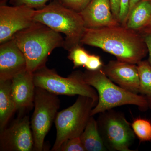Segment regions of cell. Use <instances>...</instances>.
I'll return each instance as SVG.
<instances>
[{
    "label": "cell",
    "mask_w": 151,
    "mask_h": 151,
    "mask_svg": "<svg viewBox=\"0 0 151 151\" xmlns=\"http://www.w3.org/2000/svg\"><path fill=\"white\" fill-rule=\"evenodd\" d=\"M81 44L98 47L117 60L137 64L148 53L142 34L120 24L113 26L86 28Z\"/></svg>",
    "instance_id": "1"
},
{
    "label": "cell",
    "mask_w": 151,
    "mask_h": 151,
    "mask_svg": "<svg viewBox=\"0 0 151 151\" xmlns=\"http://www.w3.org/2000/svg\"><path fill=\"white\" fill-rule=\"evenodd\" d=\"M13 38L24 55L27 70L32 73L45 66L50 54L55 49L63 47L64 43L60 33L38 22Z\"/></svg>",
    "instance_id": "2"
},
{
    "label": "cell",
    "mask_w": 151,
    "mask_h": 151,
    "mask_svg": "<svg viewBox=\"0 0 151 151\" xmlns=\"http://www.w3.org/2000/svg\"><path fill=\"white\" fill-rule=\"evenodd\" d=\"M34 19L65 35L63 47L68 51L81 45L86 27L80 13L66 7L57 0L36 9Z\"/></svg>",
    "instance_id": "3"
},
{
    "label": "cell",
    "mask_w": 151,
    "mask_h": 151,
    "mask_svg": "<svg viewBox=\"0 0 151 151\" xmlns=\"http://www.w3.org/2000/svg\"><path fill=\"white\" fill-rule=\"evenodd\" d=\"M84 82L97 90L99 97L97 105L92 109L91 116L105 112L122 105H134L145 111L149 108L144 96L134 94L116 85L101 69L87 70L82 73Z\"/></svg>",
    "instance_id": "4"
},
{
    "label": "cell",
    "mask_w": 151,
    "mask_h": 151,
    "mask_svg": "<svg viewBox=\"0 0 151 151\" xmlns=\"http://www.w3.org/2000/svg\"><path fill=\"white\" fill-rule=\"evenodd\" d=\"M97 102L92 97L78 95L73 105L57 113L54 122L56 139L52 151H58L66 140L80 137Z\"/></svg>",
    "instance_id": "5"
},
{
    "label": "cell",
    "mask_w": 151,
    "mask_h": 151,
    "mask_svg": "<svg viewBox=\"0 0 151 151\" xmlns=\"http://www.w3.org/2000/svg\"><path fill=\"white\" fill-rule=\"evenodd\" d=\"M33 78L35 87L56 95H82L98 101L97 90L84 82L82 73L80 71H76L67 77H63L54 69H49L45 65L34 72Z\"/></svg>",
    "instance_id": "6"
},
{
    "label": "cell",
    "mask_w": 151,
    "mask_h": 151,
    "mask_svg": "<svg viewBox=\"0 0 151 151\" xmlns=\"http://www.w3.org/2000/svg\"><path fill=\"white\" fill-rule=\"evenodd\" d=\"M60 106V100L57 95L35 87L34 110L30 122L34 150H43L45 139L55 122Z\"/></svg>",
    "instance_id": "7"
},
{
    "label": "cell",
    "mask_w": 151,
    "mask_h": 151,
    "mask_svg": "<svg viewBox=\"0 0 151 151\" xmlns=\"http://www.w3.org/2000/svg\"><path fill=\"white\" fill-rule=\"evenodd\" d=\"M98 129L105 147L112 151H131L135 134L122 113L111 110L101 113Z\"/></svg>",
    "instance_id": "8"
},
{
    "label": "cell",
    "mask_w": 151,
    "mask_h": 151,
    "mask_svg": "<svg viewBox=\"0 0 151 151\" xmlns=\"http://www.w3.org/2000/svg\"><path fill=\"white\" fill-rule=\"evenodd\" d=\"M35 11L23 5L0 6V44L33 24Z\"/></svg>",
    "instance_id": "9"
},
{
    "label": "cell",
    "mask_w": 151,
    "mask_h": 151,
    "mask_svg": "<svg viewBox=\"0 0 151 151\" xmlns=\"http://www.w3.org/2000/svg\"><path fill=\"white\" fill-rule=\"evenodd\" d=\"M0 132V151L34 150L29 116H21Z\"/></svg>",
    "instance_id": "10"
},
{
    "label": "cell",
    "mask_w": 151,
    "mask_h": 151,
    "mask_svg": "<svg viewBox=\"0 0 151 151\" xmlns=\"http://www.w3.org/2000/svg\"><path fill=\"white\" fill-rule=\"evenodd\" d=\"M101 69L111 81L123 89L134 94L139 93L140 78L137 64L117 59L103 65Z\"/></svg>",
    "instance_id": "11"
},
{
    "label": "cell",
    "mask_w": 151,
    "mask_h": 151,
    "mask_svg": "<svg viewBox=\"0 0 151 151\" xmlns=\"http://www.w3.org/2000/svg\"><path fill=\"white\" fill-rule=\"evenodd\" d=\"M26 69L27 62L24 55L14 38L1 44L0 79H12Z\"/></svg>",
    "instance_id": "12"
},
{
    "label": "cell",
    "mask_w": 151,
    "mask_h": 151,
    "mask_svg": "<svg viewBox=\"0 0 151 151\" xmlns=\"http://www.w3.org/2000/svg\"><path fill=\"white\" fill-rule=\"evenodd\" d=\"M35 88L33 73L27 69L12 78L11 92L17 111L24 112L32 108Z\"/></svg>",
    "instance_id": "13"
},
{
    "label": "cell",
    "mask_w": 151,
    "mask_h": 151,
    "mask_svg": "<svg viewBox=\"0 0 151 151\" xmlns=\"http://www.w3.org/2000/svg\"><path fill=\"white\" fill-rule=\"evenodd\" d=\"M85 27L98 28L113 26L120 23L113 15L110 0H91L80 12Z\"/></svg>",
    "instance_id": "14"
},
{
    "label": "cell",
    "mask_w": 151,
    "mask_h": 151,
    "mask_svg": "<svg viewBox=\"0 0 151 151\" xmlns=\"http://www.w3.org/2000/svg\"><path fill=\"white\" fill-rule=\"evenodd\" d=\"M151 19V1L142 0L130 11L125 26L136 31L142 30Z\"/></svg>",
    "instance_id": "15"
},
{
    "label": "cell",
    "mask_w": 151,
    "mask_h": 151,
    "mask_svg": "<svg viewBox=\"0 0 151 151\" xmlns=\"http://www.w3.org/2000/svg\"><path fill=\"white\" fill-rule=\"evenodd\" d=\"M12 79H0V132L6 127L10 119L17 111L11 92Z\"/></svg>",
    "instance_id": "16"
},
{
    "label": "cell",
    "mask_w": 151,
    "mask_h": 151,
    "mask_svg": "<svg viewBox=\"0 0 151 151\" xmlns=\"http://www.w3.org/2000/svg\"><path fill=\"white\" fill-rule=\"evenodd\" d=\"M93 116H91L80 136L81 142L86 151L108 150L99 132L97 122Z\"/></svg>",
    "instance_id": "17"
},
{
    "label": "cell",
    "mask_w": 151,
    "mask_h": 151,
    "mask_svg": "<svg viewBox=\"0 0 151 151\" xmlns=\"http://www.w3.org/2000/svg\"><path fill=\"white\" fill-rule=\"evenodd\" d=\"M140 78L139 93L146 98L151 108V65L148 61L142 60L137 64Z\"/></svg>",
    "instance_id": "18"
},
{
    "label": "cell",
    "mask_w": 151,
    "mask_h": 151,
    "mask_svg": "<svg viewBox=\"0 0 151 151\" xmlns=\"http://www.w3.org/2000/svg\"><path fill=\"white\" fill-rule=\"evenodd\" d=\"M132 127L135 135L141 142L151 141V123L147 119L134 120Z\"/></svg>",
    "instance_id": "19"
},
{
    "label": "cell",
    "mask_w": 151,
    "mask_h": 151,
    "mask_svg": "<svg viewBox=\"0 0 151 151\" xmlns=\"http://www.w3.org/2000/svg\"><path fill=\"white\" fill-rule=\"evenodd\" d=\"M69 52L68 58L73 62L74 68L80 66H84L90 54L82 48L81 45L73 47Z\"/></svg>",
    "instance_id": "20"
},
{
    "label": "cell",
    "mask_w": 151,
    "mask_h": 151,
    "mask_svg": "<svg viewBox=\"0 0 151 151\" xmlns=\"http://www.w3.org/2000/svg\"><path fill=\"white\" fill-rule=\"evenodd\" d=\"M58 151H85L80 137L72 138L64 142Z\"/></svg>",
    "instance_id": "21"
},
{
    "label": "cell",
    "mask_w": 151,
    "mask_h": 151,
    "mask_svg": "<svg viewBox=\"0 0 151 151\" xmlns=\"http://www.w3.org/2000/svg\"><path fill=\"white\" fill-rule=\"evenodd\" d=\"M66 7L80 12L90 2L91 0H57Z\"/></svg>",
    "instance_id": "22"
},
{
    "label": "cell",
    "mask_w": 151,
    "mask_h": 151,
    "mask_svg": "<svg viewBox=\"0 0 151 151\" xmlns=\"http://www.w3.org/2000/svg\"><path fill=\"white\" fill-rule=\"evenodd\" d=\"M50 0H10L13 6H25L36 9L42 8Z\"/></svg>",
    "instance_id": "23"
},
{
    "label": "cell",
    "mask_w": 151,
    "mask_h": 151,
    "mask_svg": "<svg viewBox=\"0 0 151 151\" xmlns=\"http://www.w3.org/2000/svg\"><path fill=\"white\" fill-rule=\"evenodd\" d=\"M103 65V62L100 56L96 55L90 54L84 67L86 68L87 70H96L102 68Z\"/></svg>",
    "instance_id": "24"
},
{
    "label": "cell",
    "mask_w": 151,
    "mask_h": 151,
    "mask_svg": "<svg viewBox=\"0 0 151 151\" xmlns=\"http://www.w3.org/2000/svg\"><path fill=\"white\" fill-rule=\"evenodd\" d=\"M129 13V0H121V10L119 22L120 24L125 26Z\"/></svg>",
    "instance_id": "25"
},
{
    "label": "cell",
    "mask_w": 151,
    "mask_h": 151,
    "mask_svg": "<svg viewBox=\"0 0 151 151\" xmlns=\"http://www.w3.org/2000/svg\"><path fill=\"white\" fill-rule=\"evenodd\" d=\"M143 32L142 33L145 42L149 53L148 62L151 65V31L144 29L142 30Z\"/></svg>",
    "instance_id": "26"
},
{
    "label": "cell",
    "mask_w": 151,
    "mask_h": 151,
    "mask_svg": "<svg viewBox=\"0 0 151 151\" xmlns=\"http://www.w3.org/2000/svg\"><path fill=\"white\" fill-rule=\"evenodd\" d=\"M110 1L113 15L119 21L121 10V0H110Z\"/></svg>",
    "instance_id": "27"
},
{
    "label": "cell",
    "mask_w": 151,
    "mask_h": 151,
    "mask_svg": "<svg viewBox=\"0 0 151 151\" xmlns=\"http://www.w3.org/2000/svg\"><path fill=\"white\" fill-rule=\"evenodd\" d=\"M141 1L142 0H129V13L132 10L133 7Z\"/></svg>",
    "instance_id": "28"
},
{
    "label": "cell",
    "mask_w": 151,
    "mask_h": 151,
    "mask_svg": "<svg viewBox=\"0 0 151 151\" xmlns=\"http://www.w3.org/2000/svg\"><path fill=\"white\" fill-rule=\"evenodd\" d=\"M9 1V0H0V6L7 5V3Z\"/></svg>",
    "instance_id": "29"
},
{
    "label": "cell",
    "mask_w": 151,
    "mask_h": 151,
    "mask_svg": "<svg viewBox=\"0 0 151 151\" xmlns=\"http://www.w3.org/2000/svg\"><path fill=\"white\" fill-rule=\"evenodd\" d=\"M145 29H148L151 31V20L150 21V22H149L148 24V25L147 26V27H146L145 28Z\"/></svg>",
    "instance_id": "30"
},
{
    "label": "cell",
    "mask_w": 151,
    "mask_h": 151,
    "mask_svg": "<svg viewBox=\"0 0 151 151\" xmlns=\"http://www.w3.org/2000/svg\"><path fill=\"white\" fill-rule=\"evenodd\" d=\"M150 1H151V0H150Z\"/></svg>",
    "instance_id": "31"
}]
</instances>
